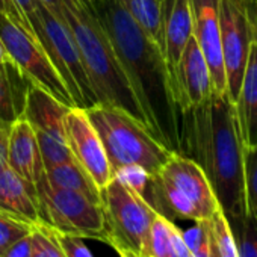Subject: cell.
I'll list each match as a JSON object with an SVG mask.
<instances>
[{
  "label": "cell",
  "instance_id": "cell-24",
  "mask_svg": "<svg viewBox=\"0 0 257 257\" xmlns=\"http://www.w3.org/2000/svg\"><path fill=\"white\" fill-rule=\"evenodd\" d=\"M233 239L236 243V249L239 257H257V224L248 215L246 218L228 222Z\"/></svg>",
  "mask_w": 257,
  "mask_h": 257
},
{
  "label": "cell",
  "instance_id": "cell-30",
  "mask_svg": "<svg viewBox=\"0 0 257 257\" xmlns=\"http://www.w3.org/2000/svg\"><path fill=\"white\" fill-rule=\"evenodd\" d=\"M58 245L61 246L65 257H94L89 251L88 245L85 243L83 237L76 234H68L62 231H56L50 227Z\"/></svg>",
  "mask_w": 257,
  "mask_h": 257
},
{
  "label": "cell",
  "instance_id": "cell-34",
  "mask_svg": "<svg viewBox=\"0 0 257 257\" xmlns=\"http://www.w3.org/2000/svg\"><path fill=\"white\" fill-rule=\"evenodd\" d=\"M11 125L0 122V168L8 165V140Z\"/></svg>",
  "mask_w": 257,
  "mask_h": 257
},
{
  "label": "cell",
  "instance_id": "cell-7",
  "mask_svg": "<svg viewBox=\"0 0 257 257\" xmlns=\"http://www.w3.org/2000/svg\"><path fill=\"white\" fill-rule=\"evenodd\" d=\"M40 221L56 231L106 242L101 201L82 192L55 188L44 173L35 185Z\"/></svg>",
  "mask_w": 257,
  "mask_h": 257
},
{
  "label": "cell",
  "instance_id": "cell-2",
  "mask_svg": "<svg viewBox=\"0 0 257 257\" xmlns=\"http://www.w3.org/2000/svg\"><path fill=\"white\" fill-rule=\"evenodd\" d=\"M204 171L228 222L248 216L245 194L243 144L233 101L212 95L180 118V153Z\"/></svg>",
  "mask_w": 257,
  "mask_h": 257
},
{
  "label": "cell",
  "instance_id": "cell-21",
  "mask_svg": "<svg viewBox=\"0 0 257 257\" xmlns=\"http://www.w3.org/2000/svg\"><path fill=\"white\" fill-rule=\"evenodd\" d=\"M119 4L164 53L162 0H119Z\"/></svg>",
  "mask_w": 257,
  "mask_h": 257
},
{
  "label": "cell",
  "instance_id": "cell-19",
  "mask_svg": "<svg viewBox=\"0 0 257 257\" xmlns=\"http://www.w3.org/2000/svg\"><path fill=\"white\" fill-rule=\"evenodd\" d=\"M31 85L11 58L0 65V122L11 125L23 116Z\"/></svg>",
  "mask_w": 257,
  "mask_h": 257
},
{
  "label": "cell",
  "instance_id": "cell-36",
  "mask_svg": "<svg viewBox=\"0 0 257 257\" xmlns=\"http://www.w3.org/2000/svg\"><path fill=\"white\" fill-rule=\"evenodd\" d=\"M8 59H10V55H8V52H7V49H5V44H4V41L0 40V65L5 64Z\"/></svg>",
  "mask_w": 257,
  "mask_h": 257
},
{
  "label": "cell",
  "instance_id": "cell-22",
  "mask_svg": "<svg viewBox=\"0 0 257 257\" xmlns=\"http://www.w3.org/2000/svg\"><path fill=\"white\" fill-rule=\"evenodd\" d=\"M44 176L55 188L77 191L91 198L100 200V189L74 159L44 168Z\"/></svg>",
  "mask_w": 257,
  "mask_h": 257
},
{
  "label": "cell",
  "instance_id": "cell-16",
  "mask_svg": "<svg viewBox=\"0 0 257 257\" xmlns=\"http://www.w3.org/2000/svg\"><path fill=\"white\" fill-rule=\"evenodd\" d=\"M164 7V58L173 77L179 59L192 37V14L189 0H162Z\"/></svg>",
  "mask_w": 257,
  "mask_h": 257
},
{
  "label": "cell",
  "instance_id": "cell-11",
  "mask_svg": "<svg viewBox=\"0 0 257 257\" xmlns=\"http://www.w3.org/2000/svg\"><path fill=\"white\" fill-rule=\"evenodd\" d=\"M70 106L61 103L46 89L31 85L23 116L37 137L44 168L73 159L67 143L65 115Z\"/></svg>",
  "mask_w": 257,
  "mask_h": 257
},
{
  "label": "cell",
  "instance_id": "cell-17",
  "mask_svg": "<svg viewBox=\"0 0 257 257\" xmlns=\"http://www.w3.org/2000/svg\"><path fill=\"white\" fill-rule=\"evenodd\" d=\"M234 110L243 149L257 146V40L249 47Z\"/></svg>",
  "mask_w": 257,
  "mask_h": 257
},
{
  "label": "cell",
  "instance_id": "cell-29",
  "mask_svg": "<svg viewBox=\"0 0 257 257\" xmlns=\"http://www.w3.org/2000/svg\"><path fill=\"white\" fill-rule=\"evenodd\" d=\"M113 177H116L125 186H128L131 189H134L135 192H138L140 195H143L146 198L150 182H152V176L143 167H140V165H125V167L116 170L113 173Z\"/></svg>",
  "mask_w": 257,
  "mask_h": 257
},
{
  "label": "cell",
  "instance_id": "cell-40",
  "mask_svg": "<svg viewBox=\"0 0 257 257\" xmlns=\"http://www.w3.org/2000/svg\"><path fill=\"white\" fill-rule=\"evenodd\" d=\"M91 2H95V0H91Z\"/></svg>",
  "mask_w": 257,
  "mask_h": 257
},
{
  "label": "cell",
  "instance_id": "cell-38",
  "mask_svg": "<svg viewBox=\"0 0 257 257\" xmlns=\"http://www.w3.org/2000/svg\"><path fill=\"white\" fill-rule=\"evenodd\" d=\"M248 2H249L251 5H254V7L257 5V0H248Z\"/></svg>",
  "mask_w": 257,
  "mask_h": 257
},
{
  "label": "cell",
  "instance_id": "cell-33",
  "mask_svg": "<svg viewBox=\"0 0 257 257\" xmlns=\"http://www.w3.org/2000/svg\"><path fill=\"white\" fill-rule=\"evenodd\" d=\"M31 234V233H29ZM25 236L16 243H13L2 257H31V236Z\"/></svg>",
  "mask_w": 257,
  "mask_h": 257
},
{
  "label": "cell",
  "instance_id": "cell-28",
  "mask_svg": "<svg viewBox=\"0 0 257 257\" xmlns=\"http://www.w3.org/2000/svg\"><path fill=\"white\" fill-rule=\"evenodd\" d=\"M185 242L189 248V257H210V227L207 221H198L194 227L183 231Z\"/></svg>",
  "mask_w": 257,
  "mask_h": 257
},
{
  "label": "cell",
  "instance_id": "cell-18",
  "mask_svg": "<svg viewBox=\"0 0 257 257\" xmlns=\"http://www.w3.org/2000/svg\"><path fill=\"white\" fill-rule=\"evenodd\" d=\"M0 210L32 225L41 222L35 186L29 185L10 165L0 168Z\"/></svg>",
  "mask_w": 257,
  "mask_h": 257
},
{
  "label": "cell",
  "instance_id": "cell-6",
  "mask_svg": "<svg viewBox=\"0 0 257 257\" xmlns=\"http://www.w3.org/2000/svg\"><path fill=\"white\" fill-rule=\"evenodd\" d=\"M106 243L119 257H144L156 210L138 192L116 177L100 189Z\"/></svg>",
  "mask_w": 257,
  "mask_h": 257
},
{
  "label": "cell",
  "instance_id": "cell-31",
  "mask_svg": "<svg viewBox=\"0 0 257 257\" xmlns=\"http://www.w3.org/2000/svg\"><path fill=\"white\" fill-rule=\"evenodd\" d=\"M14 4L19 8L23 19L29 23V26L32 28V31L35 34V38L38 40V31H40L38 0H14Z\"/></svg>",
  "mask_w": 257,
  "mask_h": 257
},
{
  "label": "cell",
  "instance_id": "cell-27",
  "mask_svg": "<svg viewBox=\"0 0 257 257\" xmlns=\"http://www.w3.org/2000/svg\"><path fill=\"white\" fill-rule=\"evenodd\" d=\"M32 227V224L0 210V257L13 243L28 236Z\"/></svg>",
  "mask_w": 257,
  "mask_h": 257
},
{
  "label": "cell",
  "instance_id": "cell-39",
  "mask_svg": "<svg viewBox=\"0 0 257 257\" xmlns=\"http://www.w3.org/2000/svg\"><path fill=\"white\" fill-rule=\"evenodd\" d=\"M144 257H150V255H144Z\"/></svg>",
  "mask_w": 257,
  "mask_h": 257
},
{
  "label": "cell",
  "instance_id": "cell-25",
  "mask_svg": "<svg viewBox=\"0 0 257 257\" xmlns=\"http://www.w3.org/2000/svg\"><path fill=\"white\" fill-rule=\"evenodd\" d=\"M31 257H65L49 225L38 222L31 230Z\"/></svg>",
  "mask_w": 257,
  "mask_h": 257
},
{
  "label": "cell",
  "instance_id": "cell-12",
  "mask_svg": "<svg viewBox=\"0 0 257 257\" xmlns=\"http://www.w3.org/2000/svg\"><path fill=\"white\" fill-rule=\"evenodd\" d=\"M67 143L73 159L86 171L98 189H103L113 177L103 143L95 132L85 107H70L65 115Z\"/></svg>",
  "mask_w": 257,
  "mask_h": 257
},
{
  "label": "cell",
  "instance_id": "cell-14",
  "mask_svg": "<svg viewBox=\"0 0 257 257\" xmlns=\"http://www.w3.org/2000/svg\"><path fill=\"white\" fill-rule=\"evenodd\" d=\"M173 91L180 112L201 104L213 92L209 67L194 37L188 41L176 67Z\"/></svg>",
  "mask_w": 257,
  "mask_h": 257
},
{
  "label": "cell",
  "instance_id": "cell-20",
  "mask_svg": "<svg viewBox=\"0 0 257 257\" xmlns=\"http://www.w3.org/2000/svg\"><path fill=\"white\" fill-rule=\"evenodd\" d=\"M147 255L150 257H189V248L185 242L183 231L165 215L156 213L149 243Z\"/></svg>",
  "mask_w": 257,
  "mask_h": 257
},
{
  "label": "cell",
  "instance_id": "cell-4",
  "mask_svg": "<svg viewBox=\"0 0 257 257\" xmlns=\"http://www.w3.org/2000/svg\"><path fill=\"white\" fill-rule=\"evenodd\" d=\"M86 115L103 143L112 174L125 165H140L155 177L173 155L141 121L119 107L97 103L86 107Z\"/></svg>",
  "mask_w": 257,
  "mask_h": 257
},
{
  "label": "cell",
  "instance_id": "cell-37",
  "mask_svg": "<svg viewBox=\"0 0 257 257\" xmlns=\"http://www.w3.org/2000/svg\"><path fill=\"white\" fill-rule=\"evenodd\" d=\"M210 237H212V236H210ZM210 257H219V255H218V252H216V248H215L213 242L210 243Z\"/></svg>",
  "mask_w": 257,
  "mask_h": 257
},
{
  "label": "cell",
  "instance_id": "cell-15",
  "mask_svg": "<svg viewBox=\"0 0 257 257\" xmlns=\"http://www.w3.org/2000/svg\"><path fill=\"white\" fill-rule=\"evenodd\" d=\"M8 165L32 186L37 185L44 173V162L37 137L25 118H19L11 124L8 140Z\"/></svg>",
  "mask_w": 257,
  "mask_h": 257
},
{
  "label": "cell",
  "instance_id": "cell-23",
  "mask_svg": "<svg viewBox=\"0 0 257 257\" xmlns=\"http://www.w3.org/2000/svg\"><path fill=\"white\" fill-rule=\"evenodd\" d=\"M209 227H210L212 242L216 248L218 255L219 257H239L230 224L221 209L209 219Z\"/></svg>",
  "mask_w": 257,
  "mask_h": 257
},
{
  "label": "cell",
  "instance_id": "cell-1",
  "mask_svg": "<svg viewBox=\"0 0 257 257\" xmlns=\"http://www.w3.org/2000/svg\"><path fill=\"white\" fill-rule=\"evenodd\" d=\"M91 4L140 103L149 131L170 152L180 153L182 112L176 103L164 53L128 16L119 0Z\"/></svg>",
  "mask_w": 257,
  "mask_h": 257
},
{
  "label": "cell",
  "instance_id": "cell-10",
  "mask_svg": "<svg viewBox=\"0 0 257 257\" xmlns=\"http://www.w3.org/2000/svg\"><path fill=\"white\" fill-rule=\"evenodd\" d=\"M219 34L221 53L227 79V95L234 103L249 47L255 34L254 5L248 0H219Z\"/></svg>",
  "mask_w": 257,
  "mask_h": 257
},
{
  "label": "cell",
  "instance_id": "cell-35",
  "mask_svg": "<svg viewBox=\"0 0 257 257\" xmlns=\"http://www.w3.org/2000/svg\"><path fill=\"white\" fill-rule=\"evenodd\" d=\"M40 2L44 4L49 10H52L56 16H61V0H40Z\"/></svg>",
  "mask_w": 257,
  "mask_h": 257
},
{
  "label": "cell",
  "instance_id": "cell-5",
  "mask_svg": "<svg viewBox=\"0 0 257 257\" xmlns=\"http://www.w3.org/2000/svg\"><path fill=\"white\" fill-rule=\"evenodd\" d=\"M149 203L159 201L156 212L171 219H189L194 222L210 219L221 207L201 167L179 153H173L161 171L152 177ZM146 195V198H147Z\"/></svg>",
  "mask_w": 257,
  "mask_h": 257
},
{
  "label": "cell",
  "instance_id": "cell-8",
  "mask_svg": "<svg viewBox=\"0 0 257 257\" xmlns=\"http://www.w3.org/2000/svg\"><path fill=\"white\" fill-rule=\"evenodd\" d=\"M40 31L38 41L49 55L52 64L65 82L76 106L91 107L97 104V97L86 76L77 44L71 31L61 16H56L38 0Z\"/></svg>",
  "mask_w": 257,
  "mask_h": 257
},
{
  "label": "cell",
  "instance_id": "cell-32",
  "mask_svg": "<svg viewBox=\"0 0 257 257\" xmlns=\"http://www.w3.org/2000/svg\"><path fill=\"white\" fill-rule=\"evenodd\" d=\"M0 13H4V14H7L8 17H11L19 26H22L25 31H28L34 38H35V34H34V31H32V28L29 26V23L23 19V16L20 14V11H19V8L16 7V4H14V0H0ZM37 40V38H35Z\"/></svg>",
  "mask_w": 257,
  "mask_h": 257
},
{
  "label": "cell",
  "instance_id": "cell-3",
  "mask_svg": "<svg viewBox=\"0 0 257 257\" xmlns=\"http://www.w3.org/2000/svg\"><path fill=\"white\" fill-rule=\"evenodd\" d=\"M61 16L74 37L97 103L119 107L147 127V119L91 0H61Z\"/></svg>",
  "mask_w": 257,
  "mask_h": 257
},
{
  "label": "cell",
  "instance_id": "cell-13",
  "mask_svg": "<svg viewBox=\"0 0 257 257\" xmlns=\"http://www.w3.org/2000/svg\"><path fill=\"white\" fill-rule=\"evenodd\" d=\"M192 14V37L209 67L212 88L227 95V79L221 53L219 0H189Z\"/></svg>",
  "mask_w": 257,
  "mask_h": 257
},
{
  "label": "cell",
  "instance_id": "cell-26",
  "mask_svg": "<svg viewBox=\"0 0 257 257\" xmlns=\"http://www.w3.org/2000/svg\"><path fill=\"white\" fill-rule=\"evenodd\" d=\"M243 165L248 215L257 224V146L252 149H243Z\"/></svg>",
  "mask_w": 257,
  "mask_h": 257
},
{
  "label": "cell",
  "instance_id": "cell-9",
  "mask_svg": "<svg viewBox=\"0 0 257 257\" xmlns=\"http://www.w3.org/2000/svg\"><path fill=\"white\" fill-rule=\"evenodd\" d=\"M0 40L10 58L34 85L41 86L67 106H76L65 82L38 40L4 13H0Z\"/></svg>",
  "mask_w": 257,
  "mask_h": 257
},
{
  "label": "cell",
  "instance_id": "cell-41",
  "mask_svg": "<svg viewBox=\"0 0 257 257\" xmlns=\"http://www.w3.org/2000/svg\"><path fill=\"white\" fill-rule=\"evenodd\" d=\"M118 257H119V255H118Z\"/></svg>",
  "mask_w": 257,
  "mask_h": 257
}]
</instances>
